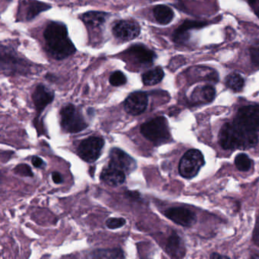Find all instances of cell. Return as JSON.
Masks as SVG:
<instances>
[{"instance_id":"1","label":"cell","mask_w":259,"mask_h":259,"mask_svg":"<svg viewBox=\"0 0 259 259\" xmlns=\"http://www.w3.org/2000/svg\"><path fill=\"white\" fill-rule=\"evenodd\" d=\"M47 49L50 55L61 60L75 53V45L68 36L66 26L63 23L52 21L44 32Z\"/></svg>"},{"instance_id":"2","label":"cell","mask_w":259,"mask_h":259,"mask_svg":"<svg viewBox=\"0 0 259 259\" xmlns=\"http://www.w3.org/2000/svg\"><path fill=\"white\" fill-rule=\"evenodd\" d=\"M219 141L225 149H246L258 143L257 133L233 121L223 125L219 134Z\"/></svg>"},{"instance_id":"3","label":"cell","mask_w":259,"mask_h":259,"mask_svg":"<svg viewBox=\"0 0 259 259\" xmlns=\"http://www.w3.org/2000/svg\"><path fill=\"white\" fill-rule=\"evenodd\" d=\"M141 133L156 146L166 143L170 138L168 122L164 117H156L141 126Z\"/></svg>"},{"instance_id":"4","label":"cell","mask_w":259,"mask_h":259,"mask_svg":"<svg viewBox=\"0 0 259 259\" xmlns=\"http://www.w3.org/2000/svg\"><path fill=\"white\" fill-rule=\"evenodd\" d=\"M60 115L61 126L67 133H78L88 127L80 111L72 104H68L62 107Z\"/></svg>"},{"instance_id":"5","label":"cell","mask_w":259,"mask_h":259,"mask_svg":"<svg viewBox=\"0 0 259 259\" xmlns=\"http://www.w3.org/2000/svg\"><path fill=\"white\" fill-rule=\"evenodd\" d=\"M205 165L204 156L197 149H190L179 162V172L185 178H193Z\"/></svg>"},{"instance_id":"6","label":"cell","mask_w":259,"mask_h":259,"mask_svg":"<svg viewBox=\"0 0 259 259\" xmlns=\"http://www.w3.org/2000/svg\"><path fill=\"white\" fill-rule=\"evenodd\" d=\"M104 146V140L98 136H91L81 142L78 148L79 157L88 163L98 160Z\"/></svg>"},{"instance_id":"7","label":"cell","mask_w":259,"mask_h":259,"mask_svg":"<svg viewBox=\"0 0 259 259\" xmlns=\"http://www.w3.org/2000/svg\"><path fill=\"white\" fill-rule=\"evenodd\" d=\"M28 66L24 59L20 58L13 52L2 47L1 51V68L5 73L25 74L28 70Z\"/></svg>"},{"instance_id":"8","label":"cell","mask_w":259,"mask_h":259,"mask_svg":"<svg viewBox=\"0 0 259 259\" xmlns=\"http://www.w3.org/2000/svg\"><path fill=\"white\" fill-rule=\"evenodd\" d=\"M125 54L132 63L140 68L151 66L156 58L155 52L142 44L132 45Z\"/></svg>"},{"instance_id":"9","label":"cell","mask_w":259,"mask_h":259,"mask_svg":"<svg viewBox=\"0 0 259 259\" xmlns=\"http://www.w3.org/2000/svg\"><path fill=\"white\" fill-rule=\"evenodd\" d=\"M51 8V5L37 0H23L18 5L17 19L19 21H31L42 11H47Z\"/></svg>"},{"instance_id":"10","label":"cell","mask_w":259,"mask_h":259,"mask_svg":"<svg viewBox=\"0 0 259 259\" xmlns=\"http://www.w3.org/2000/svg\"><path fill=\"white\" fill-rule=\"evenodd\" d=\"M234 122L258 133L259 132V105H248L241 108Z\"/></svg>"},{"instance_id":"11","label":"cell","mask_w":259,"mask_h":259,"mask_svg":"<svg viewBox=\"0 0 259 259\" xmlns=\"http://www.w3.org/2000/svg\"><path fill=\"white\" fill-rule=\"evenodd\" d=\"M109 166L116 168L124 173H131L136 170V162L126 152L119 148H112L109 152Z\"/></svg>"},{"instance_id":"12","label":"cell","mask_w":259,"mask_h":259,"mask_svg":"<svg viewBox=\"0 0 259 259\" xmlns=\"http://www.w3.org/2000/svg\"><path fill=\"white\" fill-rule=\"evenodd\" d=\"M163 215L178 225L190 227L194 225L197 220L193 212L183 207L170 208L163 212Z\"/></svg>"},{"instance_id":"13","label":"cell","mask_w":259,"mask_h":259,"mask_svg":"<svg viewBox=\"0 0 259 259\" xmlns=\"http://www.w3.org/2000/svg\"><path fill=\"white\" fill-rule=\"evenodd\" d=\"M141 28L136 21L131 20H121L116 21L112 28V33L118 39L131 41L139 36Z\"/></svg>"},{"instance_id":"14","label":"cell","mask_w":259,"mask_h":259,"mask_svg":"<svg viewBox=\"0 0 259 259\" xmlns=\"http://www.w3.org/2000/svg\"><path fill=\"white\" fill-rule=\"evenodd\" d=\"M149 99L145 92H132L124 102V109L131 115H139L147 109Z\"/></svg>"},{"instance_id":"15","label":"cell","mask_w":259,"mask_h":259,"mask_svg":"<svg viewBox=\"0 0 259 259\" xmlns=\"http://www.w3.org/2000/svg\"><path fill=\"white\" fill-rule=\"evenodd\" d=\"M209 21L186 20L173 34V41L176 43L183 44L187 42L190 38L189 31L193 29H201L209 25Z\"/></svg>"},{"instance_id":"16","label":"cell","mask_w":259,"mask_h":259,"mask_svg":"<svg viewBox=\"0 0 259 259\" xmlns=\"http://www.w3.org/2000/svg\"><path fill=\"white\" fill-rule=\"evenodd\" d=\"M165 250L171 259H183L186 256V247L184 241L175 231L172 232L171 235L168 237Z\"/></svg>"},{"instance_id":"17","label":"cell","mask_w":259,"mask_h":259,"mask_svg":"<svg viewBox=\"0 0 259 259\" xmlns=\"http://www.w3.org/2000/svg\"><path fill=\"white\" fill-rule=\"evenodd\" d=\"M54 99V92L43 85L36 86L32 95V99L38 113H41Z\"/></svg>"},{"instance_id":"18","label":"cell","mask_w":259,"mask_h":259,"mask_svg":"<svg viewBox=\"0 0 259 259\" xmlns=\"http://www.w3.org/2000/svg\"><path fill=\"white\" fill-rule=\"evenodd\" d=\"M101 179L109 186H120L126 180V173L116 168L108 166L101 172Z\"/></svg>"},{"instance_id":"19","label":"cell","mask_w":259,"mask_h":259,"mask_svg":"<svg viewBox=\"0 0 259 259\" xmlns=\"http://www.w3.org/2000/svg\"><path fill=\"white\" fill-rule=\"evenodd\" d=\"M87 259H126L123 250L120 247L98 249L88 254Z\"/></svg>"},{"instance_id":"20","label":"cell","mask_w":259,"mask_h":259,"mask_svg":"<svg viewBox=\"0 0 259 259\" xmlns=\"http://www.w3.org/2000/svg\"><path fill=\"white\" fill-rule=\"evenodd\" d=\"M109 14L103 11H88L82 16V20L85 25L90 29L100 28L104 25Z\"/></svg>"},{"instance_id":"21","label":"cell","mask_w":259,"mask_h":259,"mask_svg":"<svg viewBox=\"0 0 259 259\" xmlns=\"http://www.w3.org/2000/svg\"><path fill=\"white\" fill-rule=\"evenodd\" d=\"M154 16L160 25H168L173 21L174 12L171 8L165 5H156L154 8Z\"/></svg>"},{"instance_id":"22","label":"cell","mask_w":259,"mask_h":259,"mask_svg":"<svg viewBox=\"0 0 259 259\" xmlns=\"http://www.w3.org/2000/svg\"><path fill=\"white\" fill-rule=\"evenodd\" d=\"M164 77V72L161 67H156L149 70L142 75L143 84L146 86H154L160 83Z\"/></svg>"},{"instance_id":"23","label":"cell","mask_w":259,"mask_h":259,"mask_svg":"<svg viewBox=\"0 0 259 259\" xmlns=\"http://www.w3.org/2000/svg\"><path fill=\"white\" fill-rule=\"evenodd\" d=\"M215 89L211 86L197 88L193 92V99L201 102H210L215 98Z\"/></svg>"},{"instance_id":"24","label":"cell","mask_w":259,"mask_h":259,"mask_svg":"<svg viewBox=\"0 0 259 259\" xmlns=\"http://www.w3.org/2000/svg\"><path fill=\"white\" fill-rule=\"evenodd\" d=\"M244 79L239 74H230L226 80V85L232 90L240 92L244 86Z\"/></svg>"},{"instance_id":"25","label":"cell","mask_w":259,"mask_h":259,"mask_svg":"<svg viewBox=\"0 0 259 259\" xmlns=\"http://www.w3.org/2000/svg\"><path fill=\"white\" fill-rule=\"evenodd\" d=\"M235 165L241 172H248L251 168L252 162L246 154H239L235 159Z\"/></svg>"},{"instance_id":"26","label":"cell","mask_w":259,"mask_h":259,"mask_svg":"<svg viewBox=\"0 0 259 259\" xmlns=\"http://www.w3.org/2000/svg\"><path fill=\"white\" fill-rule=\"evenodd\" d=\"M109 81L110 85L113 86H122V85H126L127 82L126 75L120 71H116L111 74Z\"/></svg>"},{"instance_id":"27","label":"cell","mask_w":259,"mask_h":259,"mask_svg":"<svg viewBox=\"0 0 259 259\" xmlns=\"http://www.w3.org/2000/svg\"><path fill=\"white\" fill-rule=\"evenodd\" d=\"M126 220L124 217H109L105 222L106 227L109 230H116L126 225Z\"/></svg>"},{"instance_id":"28","label":"cell","mask_w":259,"mask_h":259,"mask_svg":"<svg viewBox=\"0 0 259 259\" xmlns=\"http://www.w3.org/2000/svg\"><path fill=\"white\" fill-rule=\"evenodd\" d=\"M14 172L17 174L21 175L22 176H33L32 171H31V168L28 166V165H24V164H21L18 165L14 169Z\"/></svg>"},{"instance_id":"29","label":"cell","mask_w":259,"mask_h":259,"mask_svg":"<svg viewBox=\"0 0 259 259\" xmlns=\"http://www.w3.org/2000/svg\"><path fill=\"white\" fill-rule=\"evenodd\" d=\"M250 57H251L252 62L256 66H259V45L250 48Z\"/></svg>"},{"instance_id":"30","label":"cell","mask_w":259,"mask_h":259,"mask_svg":"<svg viewBox=\"0 0 259 259\" xmlns=\"http://www.w3.org/2000/svg\"><path fill=\"white\" fill-rule=\"evenodd\" d=\"M253 241L257 246H259V217L257 219L256 227L253 232Z\"/></svg>"},{"instance_id":"31","label":"cell","mask_w":259,"mask_h":259,"mask_svg":"<svg viewBox=\"0 0 259 259\" xmlns=\"http://www.w3.org/2000/svg\"><path fill=\"white\" fill-rule=\"evenodd\" d=\"M31 162H32L33 166H35V168H43L44 166V161L38 156H34L31 159Z\"/></svg>"},{"instance_id":"32","label":"cell","mask_w":259,"mask_h":259,"mask_svg":"<svg viewBox=\"0 0 259 259\" xmlns=\"http://www.w3.org/2000/svg\"><path fill=\"white\" fill-rule=\"evenodd\" d=\"M52 178L54 183H56V184H59V183H62V181H63L62 175L57 172H52Z\"/></svg>"},{"instance_id":"33","label":"cell","mask_w":259,"mask_h":259,"mask_svg":"<svg viewBox=\"0 0 259 259\" xmlns=\"http://www.w3.org/2000/svg\"><path fill=\"white\" fill-rule=\"evenodd\" d=\"M210 259H230L228 256H222L219 253H213L210 255Z\"/></svg>"},{"instance_id":"34","label":"cell","mask_w":259,"mask_h":259,"mask_svg":"<svg viewBox=\"0 0 259 259\" xmlns=\"http://www.w3.org/2000/svg\"><path fill=\"white\" fill-rule=\"evenodd\" d=\"M127 196L134 199H139L140 198V195L137 192H127Z\"/></svg>"},{"instance_id":"35","label":"cell","mask_w":259,"mask_h":259,"mask_svg":"<svg viewBox=\"0 0 259 259\" xmlns=\"http://www.w3.org/2000/svg\"><path fill=\"white\" fill-rule=\"evenodd\" d=\"M250 259H259V256H258V255H253Z\"/></svg>"},{"instance_id":"36","label":"cell","mask_w":259,"mask_h":259,"mask_svg":"<svg viewBox=\"0 0 259 259\" xmlns=\"http://www.w3.org/2000/svg\"><path fill=\"white\" fill-rule=\"evenodd\" d=\"M248 1H249V2H250V4L253 5V4L256 3V2L257 1V0H248Z\"/></svg>"},{"instance_id":"37","label":"cell","mask_w":259,"mask_h":259,"mask_svg":"<svg viewBox=\"0 0 259 259\" xmlns=\"http://www.w3.org/2000/svg\"><path fill=\"white\" fill-rule=\"evenodd\" d=\"M151 2H156L157 0H150Z\"/></svg>"},{"instance_id":"38","label":"cell","mask_w":259,"mask_h":259,"mask_svg":"<svg viewBox=\"0 0 259 259\" xmlns=\"http://www.w3.org/2000/svg\"><path fill=\"white\" fill-rule=\"evenodd\" d=\"M7 1H11V0H7Z\"/></svg>"}]
</instances>
